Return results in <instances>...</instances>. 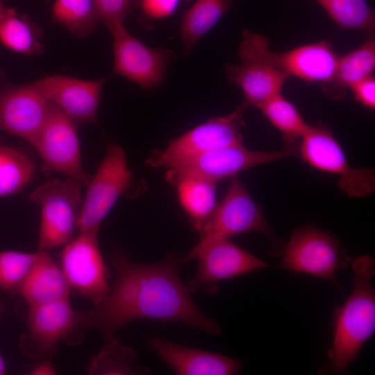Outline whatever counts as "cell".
I'll list each match as a JSON object with an SVG mask.
<instances>
[{
	"mask_svg": "<svg viewBox=\"0 0 375 375\" xmlns=\"http://www.w3.org/2000/svg\"><path fill=\"white\" fill-rule=\"evenodd\" d=\"M182 262L175 256L153 264L135 262L124 252L115 251L114 285L101 302L77 312L79 324L96 329L104 341L128 323L142 319L180 322L210 335L219 334V325L201 312L181 280Z\"/></svg>",
	"mask_w": 375,
	"mask_h": 375,
	"instance_id": "obj_1",
	"label": "cell"
},
{
	"mask_svg": "<svg viewBox=\"0 0 375 375\" xmlns=\"http://www.w3.org/2000/svg\"><path fill=\"white\" fill-rule=\"evenodd\" d=\"M351 266L353 289L334 311L332 345L328 351V361L321 371L323 373L344 374L375 331V292L372 283L374 260L362 255Z\"/></svg>",
	"mask_w": 375,
	"mask_h": 375,
	"instance_id": "obj_2",
	"label": "cell"
},
{
	"mask_svg": "<svg viewBox=\"0 0 375 375\" xmlns=\"http://www.w3.org/2000/svg\"><path fill=\"white\" fill-rule=\"evenodd\" d=\"M238 54L241 60L249 59L274 67L306 81L328 83L335 73L338 56L326 41L299 46L284 52L269 49L263 35L244 30Z\"/></svg>",
	"mask_w": 375,
	"mask_h": 375,
	"instance_id": "obj_3",
	"label": "cell"
},
{
	"mask_svg": "<svg viewBox=\"0 0 375 375\" xmlns=\"http://www.w3.org/2000/svg\"><path fill=\"white\" fill-rule=\"evenodd\" d=\"M81 186L72 178L53 179L31 194L30 200L41 208L39 249L47 251L72 240L83 201Z\"/></svg>",
	"mask_w": 375,
	"mask_h": 375,
	"instance_id": "obj_4",
	"label": "cell"
},
{
	"mask_svg": "<svg viewBox=\"0 0 375 375\" xmlns=\"http://www.w3.org/2000/svg\"><path fill=\"white\" fill-rule=\"evenodd\" d=\"M197 260L194 276L186 284L190 293L201 289L210 292L219 281L231 279L269 265L235 245L228 238L201 236L199 242L186 254L183 262Z\"/></svg>",
	"mask_w": 375,
	"mask_h": 375,
	"instance_id": "obj_5",
	"label": "cell"
},
{
	"mask_svg": "<svg viewBox=\"0 0 375 375\" xmlns=\"http://www.w3.org/2000/svg\"><path fill=\"white\" fill-rule=\"evenodd\" d=\"M28 331L19 347L31 359H51L60 342H80L83 327L79 324L69 298L31 306L26 317Z\"/></svg>",
	"mask_w": 375,
	"mask_h": 375,
	"instance_id": "obj_6",
	"label": "cell"
},
{
	"mask_svg": "<svg viewBox=\"0 0 375 375\" xmlns=\"http://www.w3.org/2000/svg\"><path fill=\"white\" fill-rule=\"evenodd\" d=\"M133 179L124 149L117 144L110 145L96 174L87 185L77 222L80 233L98 235L101 223L120 196L130 188Z\"/></svg>",
	"mask_w": 375,
	"mask_h": 375,
	"instance_id": "obj_7",
	"label": "cell"
},
{
	"mask_svg": "<svg viewBox=\"0 0 375 375\" xmlns=\"http://www.w3.org/2000/svg\"><path fill=\"white\" fill-rule=\"evenodd\" d=\"M283 252L279 267L328 280L336 285L337 272L351 263L333 235L312 226L295 230Z\"/></svg>",
	"mask_w": 375,
	"mask_h": 375,
	"instance_id": "obj_8",
	"label": "cell"
},
{
	"mask_svg": "<svg viewBox=\"0 0 375 375\" xmlns=\"http://www.w3.org/2000/svg\"><path fill=\"white\" fill-rule=\"evenodd\" d=\"M300 139L297 153L301 158L319 170L339 176V186L347 195L362 197L374 192V172L368 168L352 167L328 128L310 125Z\"/></svg>",
	"mask_w": 375,
	"mask_h": 375,
	"instance_id": "obj_9",
	"label": "cell"
},
{
	"mask_svg": "<svg viewBox=\"0 0 375 375\" xmlns=\"http://www.w3.org/2000/svg\"><path fill=\"white\" fill-rule=\"evenodd\" d=\"M297 143L285 142L277 151H252L242 144L206 151L170 166L168 178L192 176L217 183L247 169L288 158L297 153Z\"/></svg>",
	"mask_w": 375,
	"mask_h": 375,
	"instance_id": "obj_10",
	"label": "cell"
},
{
	"mask_svg": "<svg viewBox=\"0 0 375 375\" xmlns=\"http://www.w3.org/2000/svg\"><path fill=\"white\" fill-rule=\"evenodd\" d=\"M244 102L226 116L215 117L171 140L165 149L153 154L147 160L151 167L169 168L172 165L200 153L242 144L240 133L244 126Z\"/></svg>",
	"mask_w": 375,
	"mask_h": 375,
	"instance_id": "obj_11",
	"label": "cell"
},
{
	"mask_svg": "<svg viewBox=\"0 0 375 375\" xmlns=\"http://www.w3.org/2000/svg\"><path fill=\"white\" fill-rule=\"evenodd\" d=\"M33 147L49 169L82 185L89 183L91 176L82 166L76 122L51 101Z\"/></svg>",
	"mask_w": 375,
	"mask_h": 375,
	"instance_id": "obj_12",
	"label": "cell"
},
{
	"mask_svg": "<svg viewBox=\"0 0 375 375\" xmlns=\"http://www.w3.org/2000/svg\"><path fill=\"white\" fill-rule=\"evenodd\" d=\"M60 263L70 289L90 299L94 305L109 294V268L102 257L98 235L80 233L65 245Z\"/></svg>",
	"mask_w": 375,
	"mask_h": 375,
	"instance_id": "obj_13",
	"label": "cell"
},
{
	"mask_svg": "<svg viewBox=\"0 0 375 375\" xmlns=\"http://www.w3.org/2000/svg\"><path fill=\"white\" fill-rule=\"evenodd\" d=\"M198 232L201 236L226 238L250 232L260 233L272 242V253L280 254L283 251L262 210L237 176L232 177L222 201Z\"/></svg>",
	"mask_w": 375,
	"mask_h": 375,
	"instance_id": "obj_14",
	"label": "cell"
},
{
	"mask_svg": "<svg viewBox=\"0 0 375 375\" xmlns=\"http://www.w3.org/2000/svg\"><path fill=\"white\" fill-rule=\"evenodd\" d=\"M113 37V72L150 90L165 80L174 58L170 50L151 48L131 35L124 24L110 30Z\"/></svg>",
	"mask_w": 375,
	"mask_h": 375,
	"instance_id": "obj_15",
	"label": "cell"
},
{
	"mask_svg": "<svg viewBox=\"0 0 375 375\" xmlns=\"http://www.w3.org/2000/svg\"><path fill=\"white\" fill-rule=\"evenodd\" d=\"M50 101L35 82L0 93V131L15 135L33 146L46 119Z\"/></svg>",
	"mask_w": 375,
	"mask_h": 375,
	"instance_id": "obj_16",
	"label": "cell"
},
{
	"mask_svg": "<svg viewBox=\"0 0 375 375\" xmlns=\"http://www.w3.org/2000/svg\"><path fill=\"white\" fill-rule=\"evenodd\" d=\"M107 78L85 81L56 75L35 83L50 101L76 122L97 124L101 92Z\"/></svg>",
	"mask_w": 375,
	"mask_h": 375,
	"instance_id": "obj_17",
	"label": "cell"
},
{
	"mask_svg": "<svg viewBox=\"0 0 375 375\" xmlns=\"http://www.w3.org/2000/svg\"><path fill=\"white\" fill-rule=\"evenodd\" d=\"M147 342L177 374L233 375L242 367L240 361L230 357L179 345L155 336L149 337Z\"/></svg>",
	"mask_w": 375,
	"mask_h": 375,
	"instance_id": "obj_18",
	"label": "cell"
},
{
	"mask_svg": "<svg viewBox=\"0 0 375 375\" xmlns=\"http://www.w3.org/2000/svg\"><path fill=\"white\" fill-rule=\"evenodd\" d=\"M229 81L242 91L245 102L260 108L264 103L281 93L289 76L258 61L244 59L240 65L226 67Z\"/></svg>",
	"mask_w": 375,
	"mask_h": 375,
	"instance_id": "obj_19",
	"label": "cell"
},
{
	"mask_svg": "<svg viewBox=\"0 0 375 375\" xmlns=\"http://www.w3.org/2000/svg\"><path fill=\"white\" fill-rule=\"evenodd\" d=\"M38 251L36 261L19 290L29 307L69 298L70 291L61 267L47 251Z\"/></svg>",
	"mask_w": 375,
	"mask_h": 375,
	"instance_id": "obj_20",
	"label": "cell"
},
{
	"mask_svg": "<svg viewBox=\"0 0 375 375\" xmlns=\"http://www.w3.org/2000/svg\"><path fill=\"white\" fill-rule=\"evenodd\" d=\"M169 180L176 187L179 202L193 227L199 231L217 206L216 183L192 176H176Z\"/></svg>",
	"mask_w": 375,
	"mask_h": 375,
	"instance_id": "obj_21",
	"label": "cell"
},
{
	"mask_svg": "<svg viewBox=\"0 0 375 375\" xmlns=\"http://www.w3.org/2000/svg\"><path fill=\"white\" fill-rule=\"evenodd\" d=\"M375 67V42L365 41L356 49L338 57L332 79L324 85L326 94L333 99L344 96L357 82L372 76Z\"/></svg>",
	"mask_w": 375,
	"mask_h": 375,
	"instance_id": "obj_22",
	"label": "cell"
},
{
	"mask_svg": "<svg viewBox=\"0 0 375 375\" xmlns=\"http://www.w3.org/2000/svg\"><path fill=\"white\" fill-rule=\"evenodd\" d=\"M41 31L26 15L4 6L0 7V41L8 49L27 56L42 52Z\"/></svg>",
	"mask_w": 375,
	"mask_h": 375,
	"instance_id": "obj_23",
	"label": "cell"
},
{
	"mask_svg": "<svg viewBox=\"0 0 375 375\" xmlns=\"http://www.w3.org/2000/svg\"><path fill=\"white\" fill-rule=\"evenodd\" d=\"M232 4L231 0H197L183 13L180 31L186 52L216 25Z\"/></svg>",
	"mask_w": 375,
	"mask_h": 375,
	"instance_id": "obj_24",
	"label": "cell"
},
{
	"mask_svg": "<svg viewBox=\"0 0 375 375\" xmlns=\"http://www.w3.org/2000/svg\"><path fill=\"white\" fill-rule=\"evenodd\" d=\"M101 351L93 356L88 366V374L92 375H128L146 374L142 367H137L135 349L125 345L115 336L104 341Z\"/></svg>",
	"mask_w": 375,
	"mask_h": 375,
	"instance_id": "obj_25",
	"label": "cell"
},
{
	"mask_svg": "<svg viewBox=\"0 0 375 375\" xmlns=\"http://www.w3.org/2000/svg\"><path fill=\"white\" fill-rule=\"evenodd\" d=\"M35 165L22 152L0 145V197L20 192L31 181Z\"/></svg>",
	"mask_w": 375,
	"mask_h": 375,
	"instance_id": "obj_26",
	"label": "cell"
},
{
	"mask_svg": "<svg viewBox=\"0 0 375 375\" xmlns=\"http://www.w3.org/2000/svg\"><path fill=\"white\" fill-rule=\"evenodd\" d=\"M259 109L272 124L283 133L285 142H297L310 126L297 108L281 93L264 103Z\"/></svg>",
	"mask_w": 375,
	"mask_h": 375,
	"instance_id": "obj_27",
	"label": "cell"
},
{
	"mask_svg": "<svg viewBox=\"0 0 375 375\" xmlns=\"http://www.w3.org/2000/svg\"><path fill=\"white\" fill-rule=\"evenodd\" d=\"M53 19L78 37H87L98 22L93 0H56Z\"/></svg>",
	"mask_w": 375,
	"mask_h": 375,
	"instance_id": "obj_28",
	"label": "cell"
},
{
	"mask_svg": "<svg viewBox=\"0 0 375 375\" xmlns=\"http://www.w3.org/2000/svg\"><path fill=\"white\" fill-rule=\"evenodd\" d=\"M340 27L373 31L374 13L367 0H315Z\"/></svg>",
	"mask_w": 375,
	"mask_h": 375,
	"instance_id": "obj_29",
	"label": "cell"
},
{
	"mask_svg": "<svg viewBox=\"0 0 375 375\" xmlns=\"http://www.w3.org/2000/svg\"><path fill=\"white\" fill-rule=\"evenodd\" d=\"M38 255V251H0V290L19 291L31 271Z\"/></svg>",
	"mask_w": 375,
	"mask_h": 375,
	"instance_id": "obj_30",
	"label": "cell"
},
{
	"mask_svg": "<svg viewBox=\"0 0 375 375\" xmlns=\"http://www.w3.org/2000/svg\"><path fill=\"white\" fill-rule=\"evenodd\" d=\"M98 22L104 24L110 30L119 24H124L132 10L131 0H93Z\"/></svg>",
	"mask_w": 375,
	"mask_h": 375,
	"instance_id": "obj_31",
	"label": "cell"
},
{
	"mask_svg": "<svg viewBox=\"0 0 375 375\" xmlns=\"http://www.w3.org/2000/svg\"><path fill=\"white\" fill-rule=\"evenodd\" d=\"M183 1L188 0H131L132 10H137L142 24H147L172 15Z\"/></svg>",
	"mask_w": 375,
	"mask_h": 375,
	"instance_id": "obj_32",
	"label": "cell"
},
{
	"mask_svg": "<svg viewBox=\"0 0 375 375\" xmlns=\"http://www.w3.org/2000/svg\"><path fill=\"white\" fill-rule=\"evenodd\" d=\"M350 89L357 101L367 108L374 109L375 79L372 76L357 82Z\"/></svg>",
	"mask_w": 375,
	"mask_h": 375,
	"instance_id": "obj_33",
	"label": "cell"
},
{
	"mask_svg": "<svg viewBox=\"0 0 375 375\" xmlns=\"http://www.w3.org/2000/svg\"><path fill=\"white\" fill-rule=\"evenodd\" d=\"M31 375H53L56 371L50 359H43L30 372Z\"/></svg>",
	"mask_w": 375,
	"mask_h": 375,
	"instance_id": "obj_34",
	"label": "cell"
},
{
	"mask_svg": "<svg viewBox=\"0 0 375 375\" xmlns=\"http://www.w3.org/2000/svg\"><path fill=\"white\" fill-rule=\"evenodd\" d=\"M6 365L4 359L0 354V375H3L6 373Z\"/></svg>",
	"mask_w": 375,
	"mask_h": 375,
	"instance_id": "obj_35",
	"label": "cell"
},
{
	"mask_svg": "<svg viewBox=\"0 0 375 375\" xmlns=\"http://www.w3.org/2000/svg\"><path fill=\"white\" fill-rule=\"evenodd\" d=\"M4 6L3 5V0H0V7Z\"/></svg>",
	"mask_w": 375,
	"mask_h": 375,
	"instance_id": "obj_36",
	"label": "cell"
},
{
	"mask_svg": "<svg viewBox=\"0 0 375 375\" xmlns=\"http://www.w3.org/2000/svg\"><path fill=\"white\" fill-rule=\"evenodd\" d=\"M1 304L0 303V313H1Z\"/></svg>",
	"mask_w": 375,
	"mask_h": 375,
	"instance_id": "obj_37",
	"label": "cell"
},
{
	"mask_svg": "<svg viewBox=\"0 0 375 375\" xmlns=\"http://www.w3.org/2000/svg\"><path fill=\"white\" fill-rule=\"evenodd\" d=\"M43 1H49V0H43Z\"/></svg>",
	"mask_w": 375,
	"mask_h": 375,
	"instance_id": "obj_38",
	"label": "cell"
}]
</instances>
